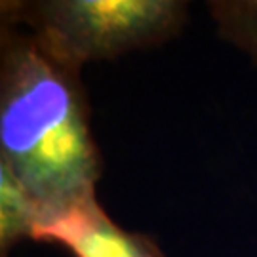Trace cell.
<instances>
[{
  "label": "cell",
  "mask_w": 257,
  "mask_h": 257,
  "mask_svg": "<svg viewBox=\"0 0 257 257\" xmlns=\"http://www.w3.org/2000/svg\"><path fill=\"white\" fill-rule=\"evenodd\" d=\"M44 215L35 198L21 185L8 164L0 162V242L2 251L10 249L18 240L35 238Z\"/></svg>",
  "instance_id": "cell-4"
},
{
  "label": "cell",
  "mask_w": 257,
  "mask_h": 257,
  "mask_svg": "<svg viewBox=\"0 0 257 257\" xmlns=\"http://www.w3.org/2000/svg\"><path fill=\"white\" fill-rule=\"evenodd\" d=\"M25 12L44 50L73 69L160 44L185 21V4L174 0H55Z\"/></svg>",
  "instance_id": "cell-2"
},
{
  "label": "cell",
  "mask_w": 257,
  "mask_h": 257,
  "mask_svg": "<svg viewBox=\"0 0 257 257\" xmlns=\"http://www.w3.org/2000/svg\"><path fill=\"white\" fill-rule=\"evenodd\" d=\"M0 84L2 162L42 210V225L93 202L101 158L76 69L57 61L35 35H12Z\"/></svg>",
  "instance_id": "cell-1"
},
{
  "label": "cell",
  "mask_w": 257,
  "mask_h": 257,
  "mask_svg": "<svg viewBox=\"0 0 257 257\" xmlns=\"http://www.w3.org/2000/svg\"><path fill=\"white\" fill-rule=\"evenodd\" d=\"M210 6L221 35L257 63V0L211 2Z\"/></svg>",
  "instance_id": "cell-5"
},
{
  "label": "cell",
  "mask_w": 257,
  "mask_h": 257,
  "mask_svg": "<svg viewBox=\"0 0 257 257\" xmlns=\"http://www.w3.org/2000/svg\"><path fill=\"white\" fill-rule=\"evenodd\" d=\"M35 240L57 242L74 257H162L153 240L110 221L97 200L48 219L37 229Z\"/></svg>",
  "instance_id": "cell-3"
}]
</instances>
